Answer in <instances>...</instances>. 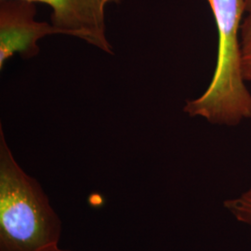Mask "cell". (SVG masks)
<instances>
[{
	"instance_id": "6da1fadb",
	"label": "cell",
	"mask_w": 251,
	"mask_h": 251,
	"mask_svg": "<svg viewBox=\"0 0 251 251\" xmlns=\"http://www.w3.org/2000/svg\"><path fill=\"white\" fill-rule=\"evenodd\" d=\"M62 222L36 179L15 160L0 129V251L58 247Z\"/></svg>"
},
{
	"instance_id": "7a4b0ae2",
	"label": "cell",
	"mask_w": 251,
	"mask_h": 251,
	"mask_svg": "<svg viewBox=\"0 0 251 251\" xmlns=\"http://www.w3.org/2000/svg\"><path fill=\"white\" fill-rule=\"evenodd\" d=\"M219 34L215 73L208 88L189 100L184 112L206 118L212 124L236 125L251 117V94L245 86L241 68L239 30L245 0H207Z\"/></svg>"
},
{
	"instance_id": "3957f363",
	"label": "cell",
	"mask_w": 251,
	"mask_h": 251,
	"mask_svg": "<svg viewBox=\"0 0 251 251\" xmlns=\"http://www.w3.org/2000/svg\"><path fill=\"white\" fill-rule=\"evenodd\" d=\"M50 7L51 25L60 34L79 38L101 51L113 54L106 36L105 10L122 0H28Z\"/></svg>"
},
{
	"instance_id": "277c9868",
	"label": "cell",
	"mask_w": 251,
	"mask_h": 251,
	"mask_svg": "<svg viewBox=\"0 0 251 251\" xmlns=\"http://www.w3.org/2000/svg\"><path fill=\"white\" fill-rule=\"evenodd\" d=\"M36 5L28 0H1L0 7V67L15 53L33 57L39 51L37 41L60 34L50 24L37 22Z\"/></svg>"
},
{
	"instance_id": "5b68a950",
	"label": "cell",
	"mask_w": 251,
	"mask_h": 251,
	"mask_svg": "<svg viewBox=\"0 0 251 251\" xmlns=\"http://www.w3.org/2000/svg\"><path fill=\"white\" fill-rule=\"evenodd\" d=\"M225 207L238 223L251 228V187L225 201Z\"/></svg>"
},
{
	"instance_id": "8992f818",
	"label": "cell",
	"mask_w": 251,
	"mask_h": 251,
	"mask_svg": "<svg viewBox=\"0 0 251 251\" xmlns=\"http://www.w3.org/2000/svg\"><path fill=\"white\" fill-rule=\"evenodd\" d=\"M241 31V68L245 80H251V13L245 19Z\"/></svg>"
},
{
	"instance_id": "52a82bcc",
	"label": "cell",
	"mask_w": 251,
	"mask_h": 251,
	"mask_svg": "<svg viewBox=\"0 0 251 251\" xmlns=\"http://www.w3.org/2000/svg\"><path fill=\"white\" fill-rule=\"evenodd\" d=\"M245 5H246V11L251 13V0H245Z\"/></svg>"
},
{
	"instance_id": "ba28073f",
	"label": "cell",
	"mask_w": 251,
	"mask_h": 251,
	"mask_svg": "<svg viewBox=\"0 0 251 251\" xmlns=\"http://www.w3.org/2000/svg\"><path fill=\"white\" fill-rule=\"evenodd\" d=\"M65 251V250H62V249H60L59 248V246L58 247H55L53 249H51V250H50V251Z\"/></svg>"
}]
</instances>
